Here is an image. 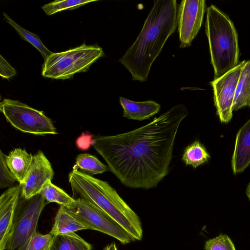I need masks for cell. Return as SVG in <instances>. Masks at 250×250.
<instances>
[{"label": "cell", "instance_id": "cell-2", "mask_svg": "<svg viewBox=\"0 0 250 250\" xmlns=\"http://www.w3.org/2000/svg\"><path fill=\"white\" fill-rule=\"evenodd\" d=\"M178 7L176 0L154 1L140 34L119 61L133 81H147L153 63L178 27Z\"/></svg>", "mask_w": 250, "mask_h": 250}, {"label": "cell", "instance_id": "cell-19", "mask_svg": "<svg viewBox=\"0 0 250 250\" xmlns=\"http://www.w3.org/2000/svg\"><path fill=\"white\" fill-rule=\"evenodd\" d=\"M210 158L205 146L198 140H196L184 149L182 160L186 166L196 168L207 163Z\"/></svg>", "mask_w": 250, "mask_h": 250}, {"label": "cell", "instance_id": "cell-12", "mask_svg": "<svg viewBox=\"0 0 250 250\" xmlns=\"http://www.w3.org/2000/svg\"><path fill=\"white\" fill-rule=\"evenodd\" d=\"M21 198V187H11L0 197V250H5L16 210Z\"/></svg>", "mask_w": 250, "mask_h": 250}, {"label": "cell", "instance_id": "cell-20", "mask_svg": "<svg viewBox=\"0 0 250 250\" xmlns=\"http://www.w3.org/2000/svg\"><path fill=\"white\" fill-rule=\"evenodd\" d=\"M73 169L92 176L110 171L107 166L103 164L97 158L88 153L79 154L76 158Z\"/></svg>", "mask_w": 250, "mask_h": 250}, {"label": "cell", "instance_id": "cell-21", "mask_svg": "<svg viewBox=\"0 0 250 250\" xmlns=\"http://www.w3.org/2000/svg\"><path fill=\"white\" fill-rule=\"evenodd\" d=\"M51 180L46 181L40 192L48 204L54 202L60 206H66L75 201L63 190L53 184Z\"/></svg>", "mask_w": 250, "mask_h": 250}, {"label": "cell", "instance_id": "cell-30", "mask_svg": "<svg viewBox=\"0 0 250 250\" xmlns=\"http://www.w3.org/2000/svg\"><path fill=\"white\" fill-rule=\"evenodd\" d=\"M246 194L250 201V182H249L246 189Z\"/></svg>", "mask_w": 250, "mask_h": 250}, {"label": "cell", "instance_id": "cell-15", "mask_svg": "<svg viewBox=\"0 0 250 250\" xmlns=\"http://www.w3.org/2000/svg\"><path fill=\"white\" fill-rule=\"evenodd\" d=\"M33 159L24 149L15 148L6 157V164L20 185L23 183Z\"/></svg>", "mask_w": 250, "mask_h": 250}, {"label": "cell", "instance_id": "cell-9", "mask_svg": "<svg viewBox=\"0 0 250 250\" xmlns=\"http://www.w3.org/2000/svg\"><path fill=\"white\" fill-rule=\"evenodd\" d=\"M246 62L210 82L213 88L214 105L220 121L227 123L232 117V105L242 67Z\"/></svg>", "mask_w": 250, "mask_h": 250}, {"label": "cell", "instance_id": "cell-23", "mask_svg": "<svg viewBox=\"0 0 250 250\" xmlns=\"http://www.w3.org/2000/svg\"><path fill=\"white\" fill-rule=\"evenodd\" d=\"M95 0H55L45 4L42 8L47 15H52L55 13L64 10H72L77 8L86 3Z\"/></svg>", "mask_w": 250, "mask_h": 250}, {"label": "cell", "instance_id": "cell-29", "mask_svg": "<svg viewBox=\"0 0 250 250\" xmlns=\"http://www.w3.org/2000/svg\"><path fill=\"white\" fill-rule=\"evenodd\" d=\"M103 250H118L116 245L114 243H111L106 245Z\"/></svg>", "mask_w": 250, "mask_h": 250}, {"label": "cell", "instance_id": "cell-14", "mask_svg": "<svg viewBox=\"0 0 250 250\" xmlns=\"http://www.w3.org/2000/svg\"><path fill=\"white\" fill-rule=\"evenodd\" d=\"M119 99L123 109V117L128 119L138 121L149 119L161 108L160 104L152 100L136 102L122 97Z\"/></svg>", "mask_w": 250, "mask_h": 250}, {"label": "cell", "instance_id": "cell-6", "mask_svg": "<svg viewBox=\"0 0 250 250\" xmlns=\"http://www.w3.org/2000/svg\"><path fill=\"white\" fill-rule=\"evenodd\" d=\"M47 204L40 193L28 199L21 196L7 239L5 250H25L29 240L37 232L39 217Z\"/></svg>", "mask_w": 250, "mask_h": 250}, {"label": "cell", "instance_id": "cell-11", "mask_svg": "<svg viewBox=\"0 0 250 250\" xmlns=\"http://www.w3.org/2000/svg\"><path fill=\"white\" fill-rule=\"evenodd\" d=\"M54 171L51 165L41 150L34 155L30 167L21 187V196L28 199L40 193L43 186L52 180Z\"/></svg>", "mask_w": 250, "mask_h": 250}, {"label": "cell", "instance_id": "cell-13", "mask_svg": "<svg viewBox=\"0 0 250 250\" xmlns=\"http://www.w3.org/2000/svg\"><path fill=\"white\" fill-rule=\"evenodd\" d=\"M250 164V119L238 130L231 159L234 174L243 172Z\"/></svg>", "mask_w": 250, "mask_h": 250}, {"label": "cell", "instance_id": "cell-16", "mask_svg": "<svg viewBox=\"0 0 250 250\" xmlns=\"http://www.w3.org/2000/svg\"><path fill=\"white\" fill-rule=\"evenodd\" d=\"M87 229V226L68 213L62 206H60L49 233L55 236Z\"/></svg>", "mask_w": 250, "mask_h": 250}, {"label": "cell", "instance_id": "cell-26", "mask_svg": "<svg viewBox=\"0 0 250 250\" xmlns=\"http://www.w3.org/2000/svg\"><path fill=\"white\" fill-rule=\"evenodd\" d=\"M6 155L0 151V188H4L11 187L15 181L16 178L9 169L6 161Z\"/></svg>", "mask_w": 250, "mask_h": 250}, {"label": "cell", "instance_id": "cell-27", "mask_svg": "<svg viewBox=\"0 0 250 250\" xmlns=\"http://www.w3.org/2000/svg\"><path fill=\"white\" fill-rule=\"evenodd\" d=\"M93 135L88 133L83 132L76 141L77 147L81 150H87L94 144Z\"/></svg>", "mask_w": 250, "mask_h": 250}, {"label": "cell", "instance_id": "cell-17", "mask_svg": "<svg viewBox=\"0 0 250 250\" xmlns=\"http://www.w3.org/2000/svg\"><path fill=\"white\" fill-rule=\"evenodd\" d=\"M246 106L250 107V60L246 61L235 91L232 111Z\"/></svg>", "mask_w": 250, "mask_h": 250}, {"label": "cell", "instance_id": "cell-4", "mask_svg": "<svg viewBox=\"0 0 250 250\" xmlns=\"http://www.w3.org/2000/svg\"><path fill=\"white\" fill-rule=\"evenodd\" d=\"M206 12L205 32L215 79L239 63L238 34L232 21L216 6L210 5Z\"/></svg>", "mask_w": 250, "mask_h": 250}, {"label": "cell", "instance_id": "cell-10", "mask_svg": "<svg viewBox=\"0 0 250 250\" xmlns=\"http://www.w3.org/2000/svg\"><path fill=\"white\" fill-rule=\"evenodd\" d=\"M206 9L204 0H183L178 7V31L180 47L191 45L201 27Z\"/></svg>", "mask_w": 250, "mask_h": 250}, {"label": "cell", "instance_id": "cell-25", "mask_svg": "<svg viewBox=\"0 0 250 250\" xmlns=\"http://www.w3.org/2000/svg\"><path fill=\"white\" fill-rule=\"evenodd\" d=\"M205 250H236L230 238L226 234L219 236L207 241Z\"/></svg>", "mask_w": 250, "mask_h": 250}, {"label": "cell", "instance_id": "cell-22", "mask_svg": "<svg viewBox=\"0 0 250 250\" xmlns=\"http://www.w3.org/2000/svg\"><path fill=\"white\" fill-rule=\"evenodd\" d=\"M3 15L5 20L17 32L20 37L33 45L39 51L44 61L52 53L51 51L49 50L44 45L37 35L26 30L20 26L6 13L3 12Z\"/></svg>", "mask_w": 250, "mask_h": 250}, {"label": "cell", "instance_id": "cell-28", "mask_svg": "<svg viewBox=\"0 0 250 250\" xmlns=\"http://www.w3.org/2000/svg\"><path fill=\"white\" fill-rule=\"evenodd\" d=\"M0 74L4 79H9L16 74V70L4 59L0 56Z\"/></svg>", "mask_w": 250, "mask_h": 250}, {"label": "cell", "instance_id": "cell-18", "mask_svg": "<svg viewBox=\"0 0 250 250\" xmlns=\"http://www.w3.org/2000/svg\"><path fill=\"white\" fill-rule=\"evenodd\" d=\"M91 245L75 232L54 236L49 250H91Z\"/></svg>", "mask_w": 250, "mask_h": 250}, {"label": "cell", "instance_id": "cell-24", "mask_svg": "<svg viewBox=\"0 0 250 250\" xmlns=\"http://www.w3.org/2000/svg\"><path fill=\"white\" fill-rule=\"evenodd\" d=\"M54 235L35 232L29 240L25 250H49Z\"/></svg>", "mask_w": 250, "mask_h": 250}, {"label": "cell", "instance_id": "cell-7", "mask_svg": "<svg viewBox=\"0 0 250 250\" xmlns=\"http://www.w3.org/2000/svg\"><path fill=\"white\" fill-rule=\"evenodd\" d=\"M66 211L89 229L99 231L127 244L135 239L113 218L93 203L83 199L62 206Z\"/></svg>", "mask_w": 250, "mask_h": 250}, {"label": "cell", "instance_id": "cell-5", "mask_svg": "<svg viewBox=\"0 0 250 250\" xmlns=\"http://www.w3.org/2000/svg\"><path fill=\"white\" fill-rule=\"evenodd\" d=\"M104 55L101 47L84 43L65 51L52 52L44 61L42 76L54 79H70L76 73L87 71Z\"/></svg>", "mask_w": 250, "mask_h": 250}, {"label": "cell", "instance_id": "cell-8", "mask_svg": "<svg viewBox=\"0 0 250 250\" xmlns=\"http://www.w3.org/2000/svg\"><path fill=\"white\" fill-rule=\"evenodd\" d=\"M0 110L12 126L22 132L41 135L58 134L43 111L19 101L4 99L0 102Z\"/></svg>", "mask_w": 250, "mask_h": 250}, {"label": "cell", "instance_id": "cell-3", "mask_svg": "<svg viewBox=\"0 0 250 250\" xmlns=\"http://www.w3.org/2000/svg\"><path fill=\"white\" fill-rule=\"evenodd\" d=\"M74 199L97 206L117 221L134 239L143 238L140 217L107 182L73 169L68 175Z\"/></svg>", "mask_w": 250, "mask_h": 250}, {"label": "cell", "instance_id": "cell-1", "mask_svg": "<svg viewBox=\"0 0 250 250\" xmlns=\"http://www.w3.org/2000/svg\"><path fill=\"white\" fill-rule=\"evenodd\" d=\"M188 114L185 104L175 105L134 130L99 136L92 146L125 187L155 188L169 172L178 129Z\"/></svg>", "mask_w": 250, "mask_h": 250}]
</instances>
